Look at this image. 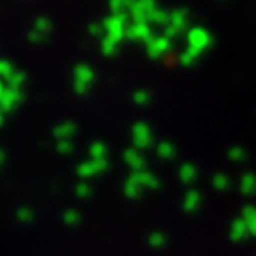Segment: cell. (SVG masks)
<instances>
[{
  "label": "cell",
  "instance_id": "19",
  "mask_svg": "<svg viewBox=\"0 0 256 256\" xmlns=\"http://www.w3.org/2000/svg\"><path fill=\"white\" fill-rule=\"evenodd\" d=\"M118 47H120V43L111 41V38H107V36H102V38H100L102 56H116V54H118Z\"/></svg>",
  "mask_w": 256,
  "mask_h": 256
},
{
  "label": "cell",
  "instance_id": "25",
  "mask_svg": "<svg viewBox=\"0 0 256 256\" xmlns=\"http://www.w3.org/2000/svg\"><path fill=\"white\" fill-rule=\"evenodd\" d=\"M88 30H90V34L92 36H105V28H102V22H98V24H92V26L90 28H88Z\"/></svg>",
  "mask_w": 256,
  "mask_h": 256
},
{
  "label": "cell",
  "instance_id": "16",
  "mask_svg": "<svg viewBox=\"0 0 256 256\" xmlns=\"http://www.w3.org/2000/svg\"><path fill=\"white\" fill-rule=\"evenodd\" d=\"M90 156H92V160H107V146L105 143H100V141L92 143Z\"/></svg>",
  "mask_w": 256,
  "mask_h": 256
},
{
  "label": "cell",
  "instance_id": "21",
  "mask_svg": "<svg viewBox=\"0 0 256 256\" xmlns=\"http://www.w3.org/2000/svg\"><path fill=\"white\" fill-rule=\"evenodd\" d=\"M15 70L18 68H15L9 60H0V82H9V77L15 73Z\"/></svg>",
  "mask_w": 256,
  "mask_h": 256
},
{
  "label": "cell",
  "instance_id": "8",
  "mask_svg": "<svg viewBox=\"0 0 256 256\" xmlns=\"http://www.w3.org/2000/svg\"><path fill=\"white\" fill-rule=\"evenodd\" d=\"M22 100H24L22 90H13V88L4 86V92L0 94V111H2V114H11V111L20 107Z\"/></svg>",
  "mask_w": 256,
  "mask_h": 256
},
{
  "label": "cell",
  "instance_id": "20",
  "mask_svg": "<svg viewBox=\"0 0 256 256\" xmlns=\"http://www.w3.org/2000/svg\"><path fill=\"white\" fill-rule=\"evenodd\" d=\"M130 4H132V0H109L111 13H128Z\"/></svg>",
  "mask_w": 256,
  "mask_h": 256
},
{
  "label": "cell",
  "instance_id": "9",
  "mask_svg": "<svg viewBox=\"0 0 256 256\" xmlns=\"http://www.w3.org/2000/svg\"><path fill=\"white\" fill-rule=\"evenodd\" d=\"M188 22H190L188 9H175V11H171L169 28H173L178 34H184V32H188Z\"/></svg>",
  "mask_w": 256,
  "mask_h": 256
},
{
  "label": "cell",
  "instance_id": "10",
  "mask_svg": "<svg viewBox=\"0 0 256 256\" xmlns=\"http://www.w3.org/2000/svg\"><path fill=\"white\" fill-rule=\"evenodd\" d=\"M124 160L134 173H141L146 169V158H143V154H139V150H128L124 154Z\"/></svg>",
  "mask_w": 256,
  "mask_h": 256
},
{
  "label": "cell",
  "instance_id": "5",
  "mask_svg": "<svg viewBox=\"0 0 256 256\" xmlns=\"http://www.w3.org/2000/svg\"><path fill=\"white\" fill-rule=\"evenodd\" d=\"M130 134H132V143L137 150H148L152 143H154V130H152L150 124H146V122L134 124Z\"/></svg>",
  "mask_w": 256,
  "mask_h": 256
},
{
  "label": "cell",
  "instance_id": "22",
  "mask_svg": "<svg viewBox=\"0 0 256 256\" xmlns=\"http://www.w3.org/2000/svg\"><path fill=\"white\" fill-rule=\"evenodd\" d=\"M132 100H134V105H139V107H148L152 102V94L148 90H137L132 94Z\"/></svg>",
  "mask_w": 256,
  "mask_h": 256
},
{
  "label": "cell",
  "instance_id": "28",
  "mask_svg": "<svg viewBox=\"0 0 256 256\" xmlns=\"http://www.w3.org/2000/svg\"><path fill=\"white\" fill-rule=\"evenodd\" d=\"M2 124H4V114L0 111V126H2Z\"/></svg>",
  "mask_w": 256,
  "mask_h": 256
},
{
  "label": "cell",
  "instance_id": "27",
  "mask_svg": "<svg viewBox=\"0 0 256 256\" xmlns=\"http://www.w3.org/2000/svg\"><path fill=\"white\" fill-rule=\"evenodd\" d=\"M79 194H88V186H79Z\"/></svg>",
  "mask_w": 256,
  "mask_h": 256
},
{
  "label": "cell",
  "instance_id": "18",
  "mask_svg": "<svg viewBox=\"0 0 256 256\" xmlns=\"http://www.w3.org/2000/svg\"><path fill=\"white\" fill-rule=\"evenodd\" d=\"M156 152H158L160 158L169 160V158H175V152H178V150H175V146H171L169 141H162V143H158V150Z\"/></svg>",
  "mask_w": 256,
  "mask_h": 256
},
{
  "label": "cell",
  "instance_id": "17",
  "mask_svg": "<svg viewBox=\"0 0 256 256\" xmlns=\"http://www.w3.org/2000/svg\"><path fill=\"white\" fill-rule=\"evenodd\" d=\"M198 56L201 54H196L194 50H190V47H186V52H182V56H180V64L182 66H192V64H194L196 60H198Z\"/></svg>",
  "mask_w": 256,
  "mask_h": 256
},
{
  "label": "cell",
  "instance_id": "29",
  "mask_svg": "<svg viewBox=\"0 0 256 256\" xmlns=\"http://www.w3.org/2000/svg\"><path fill=\"white\" fill-rule=\"evenodd\" d=\"M4 92V82H0V94Z\"/></svg>",
  "mask_w": 256,
  "mask_h": 256
},
{
  "label": "cell",
  "instance_id": "15",
  "mask_svg": "<svg viewBox=\"0 0 256 256\" xmlns=\"http://www.w3.org/2000/svg\"><path fill=\"white\" fill-rule=\"evenodd\" d=\"M52 22L50 20H47V18H36V22H34V28H32V30H36L38 32V34H43L45 38L47 36H50L52 34Z\"/></svg>",
  "mask_w": 256,
  "mask_h": 256
},
{
  "label": "cell",
  "instance_id": "2",
  "mask_svg": "<svg viewBox=\"0 0 256 256\" xmlns=\"http://www.w3.org/2000/svg\"><path fill=\"white\" fill-rule=\"evenodd\" d=\"M158 9L156 0H132L130 9H128V18L130 24H148L150 15Z\"/></svg>",
  "mask_w": 256,
  "mask_h": 256
},
{
  "label": "cell",
  "instance_id": "11",
  "mask_svg": "<svg viewBox=\"0 0 256 256\" xmlns=\"http://www.w3.org/2000/svg\"><path fill=\"white\" fill-rule=\"evenodd\" d=\"M75 132H77V126L73 122H62L54 128V137L58 141H70L75 137Z\"/></svg>",
  "mask_w": 256,
  "mask_h": 256
},
{
  "label": "cell",
  "instance_id": "4",
  "mask_svg": "<svg viewBox=\"0 0 256 256\" xmlns=\"http://www.w3.org/2000/svg\"><path fill=\"white\" fill-rule=\"evenodd\" d=\"M186 41H188L190 50H194L196 54H203V52L210 50V45H212V34H210V32H207L205 28H188Z\"/></svg>",
  "mask_w": 256,
  "mask_h": 256
},
{
  "label": "cell",
  "instance_id": "3",
  "mask_svg": "<svg viewBox=\"0 0 256 256\" xmlns=\"http://www.w3.org/2000/svg\"><path fill=\"white\" fill-rule=\"evenodd\" d=\"M94 84V70L88 64H77L73 70V88L77 94H86L90 92V88Z\"/></svg>",
  "mask_w": 256,
  "mask_h": 256
},
{
  "label": "cell",
  "instance_id": "30",
  "mask_svg": "<svg viewBox=\"0 0 256 256\" xmlns=\"http://www.w3.org/2000/svg\"><path fill=\"white\" fill-rule=\"evenodd\" d=\"M2 160H4V154H2V152H0V164H2Z\"/></svg>",
  "mask_w": 256,
  "mask_h": 256
},
{
  "label": "cell",
  "instance_id": "1",
  "mask_svg": "<svg viewBox=\"0 0 256 256\" xmlns=\"http://www.w3.org/2000/svg\"><path fill=\"white\" fill-rule=\"evenodd\" d=\"M130 24L128 13H111L109 18L102 22V28H105V36L111 38L116 43H122L126 38V28Z\"/></svg>",
  "mask_w": 256,
  "mask_h": 256
},
{
  "label": "cell",
  "instance_id": "12",
  "mask_svg": "<svg viewBox=\"0 0 256 256\" xmlns=\"http://www.w3.org/2000/svg\"><path fill=\"white\" fill-rule=\"evenodd\" d=\"M107 169V160H90V162H84L79 166V175H84V178H90V175H96L100 171Z\"/></svg>",
  "mask_w": 256,
  "mask_h": 256
},
{
  "label": "cell",
  "instance_id": "7",
  "mask_svg": "<svg viewBox=\"0 0 256 256\" xmlns=\"http://www.w3.org/2000/svg\"><path fill=\"white\" fill-rule=\"evenodd\" d=\"M126 38H128V41H139V43L148 45L152 38H154V32H152L150 24H128Z\"/></svg>",
  "mask_w": 256,
  "mask_h": 256
},
{
  "label": "cell",
  "instance_id": "6",
  "mask_svg": "<svg viewBox=\"0 0 256 256\" xmlns=\"http://www.w3.org/2000/svg\"><path fill=\"white\" fill-rule=\"evenodd\" d=\"M146 47H148V56H150V58L158 60V58H164L166 54L173 52V41H169L164 34H158V36L152 38Z\"/></svg>",
  "mask_w": 256,
  "mask_h": 256
},
{
  "label": "cell",
  "instance_id": "13",
  "mask_svg": "<svg viewBox=\"0 0 256 256\" xmlns=\"http://www.w3.org/2000/svg\"><path fill=\"white\" fill-rule=\"evenodd\" d=\"M169 22H171V13L164 11V9H160V6L150 15V20H148L150 26H152V24H158V26H164V28L169 26Z\"/></svg>",
  "mask_w": 256,
  "mask_h": 256
},
{
  "label": "cell",
  "instance_id": "26",
  "mask_svg": "<svg viewBox=\"0 0 256 256\" xmlns=\"http://www.w3.org/2000/svg\"><path fill=\"white\" fill-rule=\"evenodd\" d=\"M28 38H30L32 43H41V41H45V36H43V34H38L36 30H32L30 34H28Z\"/></svg>",
  "mask_w": 256,
  "mask_h": 256
},
{
  "label": "cell",
  "instance_id": "14",
  "mask_svg": "<svg viewBox=\"0 0 256 256\" xmlns=\"http://www.w3.org/2000/svg\"><path fill=\"white\" fill-rule=\"evenodd\" d=\"M24 84H26V73H24V70H15V73L9 77V82H6V88H13V90H22Z\"/></svg>",
  "mask_w": 256,
  "mask_h": 256
},
{
  "label": "cell",
  "instance_id": "23",
  "mask_svg": "<svg viewBox=\"0 0 256 256\" xmlns=\"http://www.w3.org/2000/svg\"><path fill=\"white\" fill-rule=\"evenodd\" d=\"M194 175H196V171H194V166H192V164H184L182 166V180L184 182L194 180Z\"/></svg>",
  "mask_w": 256,
  "mask_h": 256
},
{
  "label": "cell",
  "instance_id": "24",
  "mask_svg": "<svg viewBox=\"0 0 256 256\" xmlns=\"http://www.w3.org/2000/svg\"><path fill=\"white\" fill-rule=\"evenodd\" d=\"M73 141H58V152L60 154H73Z\"/></svg>",
  "mask_w": 256,
  "mask_h": 256
}]
</instances>
